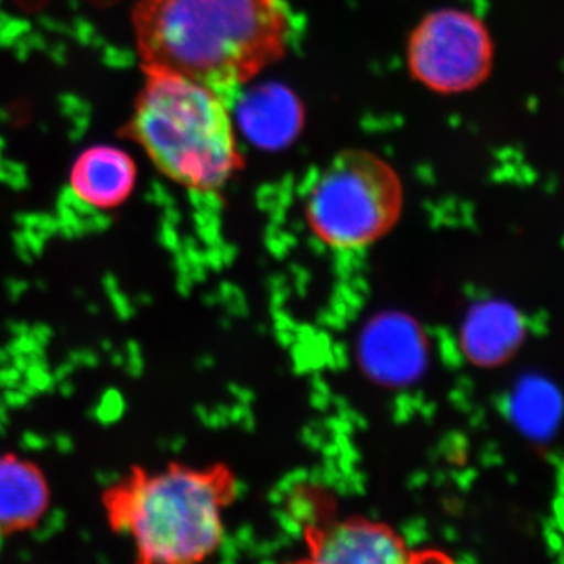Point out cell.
<instances>
[{"label":"cell","instance_id":"30bf717a","mask_svg":"<svg viewBox=\"0 0 564 564\" xmlns=\"http://www.w3.org/2000/svg\"><path fill=\"white\" fill-rule=\"evenodd\" d=\"M237 113L248 139L267 150L285 147L302 128L299 99L280 85H263L248 93Z\"/></svg>","mask_w":564,"mask_h":564},{"label":"cell","instance_id":"7c38bea8","mask_svg":"<svg viewBox=\"0 0 564 564\" xmlns=\"http://www.w3.org/2000/svg\"><path fill=\"white\" fill-rule=\"evenodd\" d=\"M366 336L367 366L384 380H403L417 369L421 362V340L411 326L399 321L378 323Z\"/></svg>","mask_w":564,"mask_h":564},{"label":"cell","instance_id":"d4e9b609","mask_svg":"<svg viewBox=\"0 0 564 564\" xmlns=\"http://www.w3.org/2000/svg\"><path fill=\"white\" fill-rule=\"evenodd\" d=\"M552 521H554L555 525L558 527L560 532L564 534V496L556 497Z\"/></svg>","mask_w":564,"mask_h":564},{"label":"cell","instance_id":"836d02e7","mask_svg":"<svg viewBox=\"0 0 564 564\" xmlns=\"http://www.w3.org/2000/svg\"><path fill=\"white\" fill-rule=\"evenodd\" d=\"M3 543H6V541H3L2 530H0V554H2Z\"/></svg>","mask_w":564,"mask_h":564},{"label":"cell","instance_id":"f546056e","mask_svg":"<svg viewBox=\"0 0 564 564\" xmlns=\"http://www.w3.org/2000/svg\"><path fill=\"white\" fill-rule=\"evenodd\" d=\"M11 333L14 334V336H24V334H28L31 332V328H29L25 323H13V325L10 326Z\"/></svg>","mask_w":564,"mask_h":564},{"label":"cell","instance_id":"8992f818","mask_svg":"<svg viewBox=\"0 0 564 564\" xmlns=\"http://www.w3.org/2000/svg\"><path fill=\"white\" fill-rule=\"evenodd\" d=\"M315 563H406L413 551L392 529L367 519H347L314 530L307 540Z\"/></svg>","mask_w":564,"mask_h":564},{"label":"cell","instance_id":"f1b7e54d","mask_svg":"<svg viewBox=\"0 0 564 564\" xmlns=\"http://www.w3.org/2000/svg\"><path fill=\"white\" fill-rule=\"evenodd\" d=\"M74 367L76 366H74V364L70 361L65 362L63 364V366L58 367V369L55 370L54 375H52V377H54L55 383H61V381L66 380V378L69 377L70 372H73Z\"/></svg>","mask_w":564,"mask_h":564},{"label":"cell","instance_id":"d6a6232c","mask_svg":"<svg viewBox=\"0 0 564 564\" xmlns=\"http://www.w3.org/2000/svg\"><path fill=\"white\" fill-rule=\"evenodd\" d=\"M111 362L115 364V366H121V364H126L124 358H122L121 355H118V352L113 351V355H111Z\"/></svg>","mask_w":564,"mask_h":564},{"label":"cell","instance_id":"4316f807","mask_svg":"<svg viewBox=\"0 0 564 564\" xmlns=\"http://www.w3.org/2000/svg\"><path fill=\"white\" fill-rule=\"evenodd\" d=\"M54 443L61 454H69V452H73V440H70L69 436H66V434H58V436L55 437Z\"/></svg>","mask_w":564,"mask_h":564},{"label":"cell","instance_id":"ffe728a7","mask_svg":"<svg viewBox=\"0 0 564 564\" xmlns=\"http://www.w3.org/2000/svg\"><path fill=\"white\" fill-rule=\"evenodd\" d=\"M29 400H31V397L25 395L17 386V388L6 389L2 402L7 408H21L28 404Z\"/></svg>","mask_w":564,"mask_h":564},{"label":"cell","instance_id":"cb8c5ba5","mask_svg":"<svg viewBox=\"0 0 564 564\" xmlns=\"http://www.w3.org/2000/svg\"><path fill=\"white\" fill-rule=\"evenodd\" d=\"M33 339L36 340L41 345V347H44L50 340L52 339V329L47 325H36L33 326L31 332H29Z\"/></svg>","mask_w":564,"mask_h":564},{"label":"cell","instance_id":"8fae6325","mask_svg":"<svg viewBox=\"0 0 564 564\" xmlns=\"http://www.w3.org/2000/svg\"><path fill=\"white\" fill-rule=\"evenodd\" d=\"M50 488L32 463L0 458V530L29 529L46 513Z\"/></svg>","mask_w":564,"mask_h":564},{"label":"cell","instance_id":"44dd1931","mask_svg":"<svg viewBox=\"0 0 564 564\" xmlns=\"http://www.w3.org/2000/svg\"><path fill=\"white\" fill-rule=\"evenodd\" d=\"M22 373L17 367H0V388H17L21 383Z\"/></svg>","mask_w":564,"mask_h":564},{"label":"cell","instance_id":"9a60e30c","mask_svg":"<svg viewBox=\"0 0 564 564\" xmlns=\"http://www.w3.org/2000/svg\"><path fill=\"white\" fill-rule=\"evenodd\" d=\"M24 375L25 381L39 393L50 391L55 383L54 377L47 373L46 364H29Z\"/></svg>","mask_w":564,"mask_h":564},{"label":"cell","instance_id":"4fadbf2b","mask_svg":"<svg viewBox=\"0 0 564 564\" xmlns=\"http://www.w3.org/2000/svg\"><path fill=\"white\" fill-rule=\"evenodd\" d=\"M126 413V400L117 389H107L93 410V417L102 425H113Z\"/></svg>","mask_w":564,"mask_h":564},{"label":"cell","instance_id":"7402d4cb","mask_svg":"<svg viewBox=\"0 0 564 564\" xmlns=\"http://www.w3.org/2000/svg\"><path fill=\"white\" fill-rule=\"evenodd\" d=\"M68 361L73 362L74 366L96 367L98 366L99 359L96 352L82 350L70 352Z\"/></svg>","mask_w":564,"mask_h":564},{"label":"cell","instance_id":"2e32d148","mask_svg":"<svg viewBox=\"0 0 564 564\" xmlns=\"http://www.w3.org/2000/svg\"><path fill=\"white\" fill-rule=\"evenodd\" d=\"M543 532L545 544H547L551 554H554L560 562L564 563V534L560 532L552 518L544 522Z\"/></svg>","mask_w":564,"mask_h":564},{"label":"cell","instance_id":"9c48e42d","mask_svg":"<svg viewBox=\"0 0 564 564\" xmlns=\"http://www.w3.org/2000/svg\"><path fill=\"white\" fill-rule=\"evenodd\" d=\"M503 414L522 436L533 443L554 440L564 419V395L551 378L540 372L519 377L505 397Z\"/></svg>","mask_w":564,"mask_h":564},{"label":"cell","instance_id":"ac0fdd59","mask_svg":"<svg viewBox=\"0 0 564 564\" xmlns=\"http://www.w3.org/2000/svg\"><path fill=\"white\" fill-rule=\"evenodd\" d=\"M525 328L534 336H545L549 332V314L545 311H540V313L525 317Z\"/></svg>","mask_w":564,"mask_h":564},{"label":"cell","instance_id":"5b68a950","mask_svg":"<svg viewBox=\"0 0 564 564\" xmlns=\"http://www.w3.org/2000/svg\"><path fill=\"white\" fill-rule=\"evenodd\" d=\"M494 58L484 22L464 10H440L417 25L408 44L411 73L440 93H463L488 77Z\"/></svg>","mask_w":564,"mask_h":564},{"label":"cell","instance_id":"484cf974","mask_svg":"<svg viewBox=\"0 0 564 564\" xmlns=\"http://www.w3.org/2000/svg\"><path fill=\"white\" fill-rule=\"evenodd\" d=\"M7 291H9L11 300H18L22 293L28 291V284L24 281L11 280L7 282Z\"/></svg>","mask_w":564,"mask_h":564},{"label":"cell","instance_id":"3957f363","mask_svg":"<svg viewBox=\"0 0 564 564\" xmlns=\"http://www.w3.org/2000/svg\"><path fill=\"white\" fill-rule=\"evenodd\" d=\"M225 469L172 467L139 475L110 502L111 525L132 536L148 563H196L218 551L225 536L223 511L234 497Z\"/></svg>","mask_w":564,"mask_h":564},{"label":"cell","instance_id":"e0dca14e","mask_svg":"<svg viewBox=\"0 0 564 564\" xmlns=\"http://www.w3.org/2000/svg\"><path fill=\"white\" fill-rule=\"evenodd\" d=\"M107 293H109L111 304H113L118 317L122 318V321L131 318L135 310H133L132 303L129 302L128 296L120 291V288L113 289V291Z\"/></svg>","mask_w":564,"mask_h":564},{"label":"cell","instance_id":"d6986e66","mask_svg":"<svg viewBox=\"0 0 564 564\" xmlns=\"http://www.w3.org/2000/svg\"><path fill=\"white\" fill-rule=\"evenodd\" d=\"M50 445L46 437L33 432L22 434L21 447L25 452H41Z\"/></svg>","mask_w":564,"mask_h":564},{"label":"cell","instance_id":"4dcf8cb0","mask_svg":"<svg viewBox=\"0 0 564 564\" xmlns=\"http://www.w3.org/2000/svg\"><path fill=\"white\" fill-rule=\"evenodd\" d=\"M7 425H9V415H7V406L0 403V433H6Z\"/></svg>","mask_w":564,"mask_h":564},{"label":"cell","instance_id":"83f0119b","mask_svg":"<svg viewBox=\"0 0 564 564\" xmlns=\"http://www.w3.org/2000/svg\"><path fill=\"white\" fill-rule=\"evenodd\" d=\"M120 480L121 475L118 473H111V470H109V473H101L98 475L99 484L106 486V488H113V486Z\"/></svg>","mask_w":564,"mask_h":564},{"label":"cell","instance_id":"603a6c76","mask_svg":"<svg viewBox=\"0 0 564 564\" xmlns=\"http://www.w3.org/2000/svg\"><path fill=\"white\" fill-rule=\"evenodd\" d=\"M551 463L556 467V488L560 496H564V455H552Z\"/></svg>","mask_w":564,"mask_h":564},{"label":"cell","instance_id":"7a4b0ae2","mask_svg":"<svg viewBox=\"0 0 564 564\" xmlns=\"http://www.w3.org/2000/svg\"><path fill=\"white\" fill-rule=\"evenodd\" d=\"M124 135L176 184L214 193L242 169L234 121L218 90L166 70H144Z\"/></svg>","mask_w":564,"mask_h":564},{"label":"cell","instance_id":"6da1fadb","mask_svg":"<svg viewBox=\"0 0 564 564\" xmlns=\"http://www.w3.org/2000/svg\"><path fill=\"white\" fill-rule=\"evenodd\" d=\"M132 24L143 70L180 74L215 90L280 61L291 32L284 0H139Z\"/></svg>","mask_w":564,"mask_h":564},{"label":"cell","instance_id":"ba28073f","mask_svg":"<svg viewBox=\"0 0 564 564\" xmlns=\"http://www.w3.org/2000/svg\"><path fill=\"white\" fill-rule=\"evenodd\" d=\"M525 333V317L518 307L502 300H481L463 323V350L478 366H497L518 350Z\"/></svg>","mask_w":564,"mask_h":564},{"label":"cell","instance_id":"5bb4252c","mask_svg":"<svg viewBox=\"0 0 564 564\" xmlns=\"http://www.w3.org/2000/svg\"><path fill=\"white\" fill-rule=\"evenodd\" d=\"M66 514L65 511L51 510L50 513H44L33 527L32 536L33 540L40 541V543H46L52 536H55L58 532L65 529Z\"/></svg>","mask_w":564,"mask_h":564},{"label":"cell","instance_id":"52a82bcc","mask_svg":"<svg viewBox=\"0 0 564 564\" xmlns=\"http://www.w3.org/2000/svg\"><path fill=\"white\" fill-rule=\"evenodd\" d=\"M69 181L79 202L93 209H111L131 196L137 166L121 148L99 144L82 152L70 170Z\"/></svg>","mask_w":564,"mask_h":564},{"label":"cell","instance_id":"277c9868","mask_svg":"<svg viewBox=\"0 0 564 564\" xmlns=\"http://www.w3.org/2000/svg\"><path fill=\"white\" fill-rule=\"evenodd\" d=\"M402 206V182L388 162L369 151H345L315 177L306 218L323 243L358 250L391 231Z\"/></svg>","mask_w":564,"mask_h":564},{"label":"cell","instance_id":"1f68e13d","mask_svg":"<svg viewBox=\"0 0 564 564\" xmlns=\"http://www.w3.org/2000/svg\"><path fill=\"white\" fill-rule=\"evenodd\" d=\"M58 389H61L62 395L69 397L70 393L74 392V386L69 383L68 380L61 381V386H58Z\"/></svg>","mask_w":564,"mask_h":564}]
</instances>
